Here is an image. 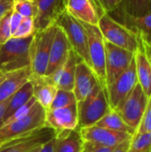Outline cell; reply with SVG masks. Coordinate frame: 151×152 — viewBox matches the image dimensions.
Wrapping results in <instances>:
<instances>
[{
	"label": "cell",
	"instance_id": "cell-1",
	"mask_svg": "<svg viewBox=\"0 0 151 152\" xmlns=\"http://www.w3.org/2000/svg\"><path fill=\"white\" fill-rule=\"evenodd\" d=\"M33 36L23 38L12 37L0 45V71L8 73L30 66L29 47Z\"/></svg>",
	"mask_w": 151,
	"mask_h": 152
},
{
	"label": "cell",
	"instance_id": "cell-2",
	"mask_svg": "<svg viewBox=\"0 0 151 152\" xmlns=\"http://www.w3.org/2000/svg\"><path fill=\"white\" fill-rule=\"evenodd\" d=\"M78 127H89L100 121L110 110L106 92L98 85L84 101L77 102Z\"/></svg>",
	"mask_w": 151,
	"mask_h": 152
},
{
	"label": "cell",
	"instance_id": "cell-3",
	"mask_svg": "<svg viewBox=\"0 0 151 152\" xmlns=\"http://www.w3.org/2000/svg\"><path fill=\"white\" fill-rule=\"evenodd\" d=\"M80 21V20H79ZM85 28L88 38V52L90 58L91 69H93L97 80L101 88L107 94L106 85V52H105V39L97 25H91L80 21Z\"/></svg>",
	"mask_w": 151,
	"mask_h": 152
},
{
	"label": "cell",
	"instance_id": "cell-4",
	"mask_svg": "<svg viewBox=\"0 0 151 152\" xmlns=\"http://www.w3.org/2000/svg\"><path fill=\"white\" fill-rule=\"evenodd\" d=\"M98 27L105 41L133 53H136L139 46L138 35L113 19L109 13H104L100 18Z\"/></svg>",
	"mask_w": 151,
	"mask_h": 152
},
{
	"label": "cell",
	"instance_id": "cell-5",
	"mask_svg": "<svg viewBox=\"0 0 151 152\" xmlns=\"http://www.w3.org/2000/svg\"><path fill=\"white\" fill-rule=\"evenodd\" d=\"M56 30L57 25L54 24L44 30L34 34L29 47V67L32 75L44 76Z\"/></svg>",
	"mask_w": 151,
	"mask_h": 152
},
{
	"label": "cell",
	"instance_id": "cell-6",
	"mask_svg": "<svg viewBox=\"0 0 151 152\" xmlns=\"http://www.w3.org/2000/svg\"><path fill=\"white\" fill-rule=\"evenodd\" d=\"M55 24L61 28L65 32L71 49L91 68L88 52V38L82 23L66 11L57 20Z\"/></svg>",
	"mask_w": 151,
	"mask_h": 152
},
{
	"label": "cell",
	"instance_id": "cell-7",
	"mask_svg": "<svg viewBox=\"0 0 151 152\" xmlns=\"http://www.w3.org/2000/svg\"><path fill=\"white\" fill-rule=\"evenodd\" d=\"M45 110L36 102L25 117L0 127V143L44 126Z\"/></svg>",
	"mask_w": 151,
	"mask_h": 152
},
{
	"label": "cell",
	"instance_id": "cell-8",
	"mask_svg": "<svg viewBox=\"0 0 151 152\" xmlns=\"http://www.w3.org/2000/svg\"><path fill=\"white\" fill-rule=\"evenodd\" d=\"M149 99L140 84L137 83L133 91L114 110L117 112L129 126L137 132L145 113Z\"/></svg>",
	"mask_w": 151,
	"mask_h": 152
},
{
	"label": "cell",
	"instance_id": "cell-9",
	"mask_svg": "<svg viewBox=\"0 0 151 152\" xmlns=\"http://www.w3.org/2000/svg\"><path fill=\"white\" fill-rule=\"evenodd\" d=\"M66 2L67 0L33 1L35 33L54 25L57 20L66 12Z\"/></svg>",
	"mask_w": 151,
	"mask_h": 152
},
{
	"label": "cell",
	"instance_id": "cell-10",
	"mask_svg": "<svg viewBox=\"0 0 151 152\" xmlns=\"http://www.w3.org/2000/svg\"><path fill=\"white\" fill-rule=\"evenodd\" d=\"M55 135L54 130L43 126L36 131L1 143L0 152H28L38 146L44 145Z\"/></svg>",
	"mask_w": 151,
	"mask_h": 152
},
{
	"label": "cell",
	"instance_id": "cell-11",
	"mask_svg": "<svg viewBox=\"0 0 151 152\" xmlns=\"http://www.w3.org/2000/svg\"><path fill=\"white\" fill-rule=\"evenodd\" d=\"M106 85L110 86L131 64L134 53L105 41Z\"/></svg>",
	"mask_w": 151,
	"mask_h": 152
},
{
	"label": "cell",
	"instance_id": "cell-12",
	"mask_svg": "<svg viewBox=\"0 0 151 152\" xmlns=\"http://www.w3.org/2000/svg\"><path fill=\"white\" fill-rule=\"evenodd\" d=\"M138 83L134 59L129 67L107 88V98L111 110H116Z\"/></svg>",
	"mask_w": 151,
	"mask_h": 152
},
{
	"label": "cell",
	"instance_id": "cell-13",
	"mask_svg": "<svg viewBox=\"0 0 151 152\" xmlns=\"http://www.w3.org/2000/svg\"><path fill=\"white\" fill-rule=\"evenodd\" d=\"M44 126L54 130L55 134L65 130H74L78 127L77 105L45 110Z\"/></svg>",
	"mask_w": 151,
	"mask_h": 152
},
{
	"label": "cell",
	"instance_id": "cell-14",
	"mask_svg": "<svg viewBox=\"0 0 151 152\" xmlns=\"http://www.w3.org/2000/svg\"><path fill=\"white\" fill-rule=\"evenodd\" d=\"M79 133L83 142H90L98 145L111 148H116L127 138L133 137L125 133L116 132L97 126L79 128Z\"/></svg>",
	"mask_w": 151,
	"mask_h": 152
},
{
	"label": "cell",
	"instance_id": "cell-15",
	"mask_svg": "<svg viewBox=\"0 0 151 152\" xmlns=\"http://www.w3.org/2000/svg\"><path fill=\"white\" fill-rule=\"evenodd\" d=\"M66 11L75 19L91 25H97L105 13L96 0H67Z\"/></svg>",
	"mask_w": 151,
	"mask_h": 152
},
{
	"label": "cell",
	"instance_id": "cell-16",
	"mask_svg": "<svg viewBox=\"0 0 151 152\" xmlns=\"http://www.w3.org/2000/svg\"><path fill=\"white\" fill-rule=\"evenodd\" d=\"M100 85L93 69L82 60H80L76 68L75 82L73 93L77 102L86 99Z\"/></svg>",
	"mask_w": 151,
	"mask_h": 152
},
{
	"label": "cell",
	"instance_id": "cell-17",
	"mask_svg": "<svg viewBox=\"0 0 151 152\" xmlns=\"http://www.w3.org/2000/svg\"><path fill=\"white\" fill-rule=\"evenodd\" d=\"M80 60L81 59L77 56V54L71 49L66 61L52 75L47 77L58 89L73 91L76 68Z\"/></svg>",
	"mask_w": 151,
	"mask_h": 152
},
{
	"label": "cell",
	"instance_id": "cell-18",
	"mask_svg": "<svg viewBox=\"0 0 151 152\" xmlns=\"http://www.w3.org/2000/svg\"><path fill=\"white\" fill-rule=\"evenodd\" d=\"M70 50L71 46L65 32L61 28L57 26V30L52 44L48 65L44 76H50L57 69H59L66 61Z\"/></svg>",
	"mask_w": 151,
	"mask_h": 152
},
{
	"label": "cell",
	"instance_id": "cell-19",
	"mask_svg": "<svg viewBox=\"0 0 151 152\" xmlns=\"http://www.w3.org/2000/svg\"><path fill=\"white\" fill-rule=\"evenodd\" d=\"M139 46L134 53L136 74L138 83L142 86L145 94L151 97V61L147 51L145 42L138 36Z\"/></svg>",
	"mask_w": 151,
	"mask_h": 152
},
{
	"label": "cell",
	"instance_id": "cell-20",
	"mask_svg": "<svg viewBox=\"0 0 151 152\" xmlns=\"http://www.w3.org/2000/svg\"><path fill=\"white\" fill-rule=\"evenodd\" d=\"M29 81L33 86V96L36 98L37 103L44 110H48L58 88L46 76H36L30 74Z\"/></svg>",
	"mask_w": 151,
	"mask_h": 152
},
{
	"label": "cell",
	"instance_id": "cell-21",
	"mask_svg": "<svg viewBox=\"0 0 151 152\" xmlns=\"http://www.w3.org/2000/svg\"><path fill=\"white\" fill-rule=\"evenodd\" d=\"M30 67L9 72L5 79L0 85V102L12 97L24 84L29 80Z\"/></svg>",
	"mask_w": 151,
	"mask_h": 152
},
{
	"label": "cell",
	"instance_id": "cell-22",
	"mask_svg": "<svg viewBox=\"0 0 151 152\" xmlns=\"http://www.w3.org/2000/svg\"><path fill=\"white\" fill-rule=\"evenodd\" d=\"M119 12L122 20L120 23L136 33L147 45H151V12L140 17H133L121 12Z\"/></svg>",
	"mask_w": 151,
	"mask_h": 152
},
{
	"label": "cell",
	"instance_id": "cell-23",
	"mask_svg": "<svg viewBox=\"0 0 151 152\" xmlns=\"http://www.w3.org/2000/svg\"><path fill=\"white\" fill-rule=\"evenodd\" d=\"M83 140L79 128L65 130L56 134L54 137L53 152H82Z\"/></svg>",
	"mask_w": 151,
	"mask_h": 152
},
{
	"label": "cell",
	"instance_id": "cell-24",
	"mask_svg": "<svg viewBox=\"0 0 151 152\" xmlns=\"http://www.w3.org/2000/svg\"><path fill=\"white\" fill-rule=\"evenodd\" d=\"M94 126L113 130L116 132L125 133L131 136H134L137 132L131 126H129L122 118L114 110H110L100 121H98Z\"/></svg>",
	"mask_w": 151,
	"mask_h": 152
},
{
	"label": "cell",
	"instance_id": "cell-25",
	"mask_svg": "<svg viewBox=\"0 0 151 152\" xmlns=\"http://www.w3.org/2000/svg\"><path fill=\"white\" fill-rule=\"evenodd\" d=\"M33 97V86L28 80L12 97L4 116V122L19 108L27 103ZM4 124V123H3Z\"/></svg>",
	"mask_w": 151,
	"mask_h": 152
},
{
	"label": "cell",
	"instance_id": "cell-26",
	"mask_svg": "<svg viewBox=\"0 0 151 152\" xmlns=\"http://www.w3.org/2000/svg\"><path fill=\"white\" fill-rule=\"evenodd\" d=\"M119 11L133 17H140L151 12V0H121Z\"/></svg>",
	"mask_w": 151,
	"mask_h": 152
},
{
	"label": "cell",
	"instance_id": "cell-27",
	"mask_svg": "<svg viewBox=\"0 0 151 152\" xmlns=\"http://www.w3.org/2000/svg\"><path fill=\"white\" fill-rule=\"evenodd\" d=\"M74 103H77V100H76L73 91H66V90L58 89L49 110L61 109V108L70 106Z\"/></svg>",
	"mask_w": 151,
	"mask_h": 152
},
{
	"label": "cell",
	"instance_id": "cell-28",
	"mask_svg": "<svg viewBox=\"0 0 151 152\" xmlns=\"http://www.w3.org/2000/svg\"><path fill=\"white\" fill-rule=\"evenodd\" d=\"M151 150V133L136 134L127 152H149Z\"/></svg>",
	"mask_w": 151,
	"mask_h": 152
},
{
	"label": "cell",
	"instance_id": "cell-29",
	"mask_svg": "<svg viewBox=\"0 0 151 152\" xmlns=\"http://www.w3.org/2000/svg\"><path fill=\"white\" fill-rule=\"evenodd\" d=\"M35 34L34 20L33 17H23L17 29L12 34V37L23 38Z\"/></svg>",
	"mask_w": 151,
	"mask_h": 152
},
{
	"label": "cell",
	"instance_id": "cell-30",
	"mask_svg": "<svg viewBox=\"0 0 151 152\" xmlns=\"http://www.w3.org/2000/svg\"><path fill=\"white\" fill-rule=\"evenodd\" d=\"M12 12V7L8 10L0 18V45L6 43L12 38L11 32V16Z\"/></svg>",
	"mask_w": 151,
	"mask_h": 152
},
{
	"label": "cell",
	"instance_id": "cell-31",
	"mask_svg": "<svg viewBox=\"0 0 151 152\" xmlns=\"http://www.w3.org/2000/svg\"><path fill=\"white\" fill-rule=\"evenodd\" d=\"M37 102H36V98L33 96L27 103H25L24 105H22L20 108H19L18 110H16L4 122V124H3V126H4V125H7V124H9V123H11V122H12V121H15V120H17V119H19V118H23V117H25L26 115H28L31 110H32V109L34 108V106H35V104Z\"/></svg>",
	"mask_w": 151,
	"mask_h": 152
},
{
	"label": "cell",
	"instance_id": "cell-32",
	"mask_svg": "<svg viewBox=\"0 0 151 152\" xmlns=\"http://www.w3.org/2000/svg\"><path fill=\"white\" fill-rule=\"evenodd\" d=\"M12 9L22 17H33L34 4L30 0H13Z\"/></svg>",
	"mask_w": 151,
	"mask_h": 152
},
{
	"label": "cell",
	"instance_id": "cell-33",
	"mask_svg": "<svg viewBox=\"0 0 151 152\" xmlns=\"http://www.w3.org/2000/svg\"><path fill=\"white\" fill-rule=\"evenodd\" d=\"M151 133V97L149 99V102L143 115V118L141 121L137 134H150Z\"/></svg>",
	"mask_w": 151,
	"mask_h": 152
},
{
	"label": "cell",
	"instance_id": "cell-34",
	"mask_svg": "<svg viewBox=\"0 0 151 152\" xmlns=\"http://www.w3.org/2000/svg\"><path fill=\"white\" fill-rule=\"evenodd\" d=\"M98 4L105 13H112L118 10L121 5V0H96Z\"/></svg>",
	"mask_w": 151,
	"mask_h": 152
},
{
	"label": "cell",
	"instance_id": "cell-35",
	"mask_svg": "<svg viewBox=\"0 0 151 152\" xmlns=\"http://www.w3.org/2000/svg\"><path fill=\"white\" fill-rule=\"evenodd\" d=\"M115 148L105 147L90 142H83L82 152H112Z\"/></svg>",
	"mask_w": 151,
	"mask_h": 152
},
{
	"label": "cell",
	"instance_id": "cell-36",
	"mask_svg": "<svg viewBox=\"0 0 151 152\" xmlns=\"http://www.w3.org/2000/svg\"><path fill=\"white\" fill-rule=\"evenodd\" d=\"M22 18L23 17L20 14L16 12L12 9V16H11V32H12V36L14 33V31L17 29L18 26L20 25V21L22 20Z\"/></svg>",
	"mask_w": 151,
	"mask_h": 152
},
{
	"label": "cell",
	"instance_id": "cell-37",
	"mask_svg": "<svg viewBox=\"0 0 151 152\" xmlns=\"http://www.w3.org/2000/svg\"><path fill=\"white\" fill-rule=\"evenodd\" d=\"M133 137H129L126 140H125L123 142H121L119 145H117L112 152H127V151L130 148V145L132 143Z\"/></svg>",
	"mask_w": 151,
	"mask_h": 152
},
{
	"label": "cell",
	"instance_id": "cell-38",
	"mask_svg": "<svg viewBox=\"0 0 151 152\" xmlns=\"http://www.w3.org/2000/svg\"><path fill=\"white\" fill-rule=\"evenodd\" d=\"M13 0H0V18L12 7Z\"/></svg>",
	"mask_w": 151,
	"mask_h": 152
},
{
	"label": "cell",
	"instance_id": "cell-39",
	"mask_svg": "<svg viewBox=\"0 0 151 152\" xmlns=\"http://www.w3.org/2000/svg\"><path fill=\"white\" fill-rule=\"evenodd\" d=\"M10 100H11V97L2 102H0V127L3 126V123H4V113L6 111V109L8 107V104L10 102Z\"/></svg>",
	"mask_w": 151,
	"mask_h": 152
},
{
	"label": "cell",
	"instance_id": "cell-40",
	"mask_svg": "<svg viewBox=\"0 0 151 152\" xmlns=\"http://www.w3.org/2000/svg\"><path fill=\"white\" fill-rule=\"evenodd\" d=\"M53 146H54V137L41 147L40 152H53Z\"/></svg>",
	"mask_w": 151,
	"mask_h": 152
},
{
	"label": "cell",
	"instance_id": "cell-41",
	"mask_svg": "<svg viewBox=\"0 0 151 152\" xmlns=\"http://www.w3.org/2000/svg\"><path fill=\"white\" fill-rule=\"evenodd\" d=\"M9 73V72H8ZM6 72H3V71H0V85L2 84V82L5 79V77H7V74Z\"/></svg>",
	"mask_w": 151,
	"mask_h": 152
},
{
	"label": "cell",
	"instance_id": "cell-42",
	"mask_svg": "<svg viewBox=\"0 0 151 152\" xmlns=\"http://www.w3.org/2000/svg\"><path fill=\"white\" fill-rule=\"evenodd\" d=\"M146 46H147V51H148V53H149V56H150V59L151 61V45H149L146 44Z\"/></svg>",
	"mask_w": 151,
	"mask_h": 152
},
{
	"label": "cell",
	"instance_id": "cell-43",
	"mask_svg": "<svg viewBox=\"0 0 151 152\" xmlns=\"http://www.w3.org/2000/svg\"><path fill=\"white\" fill-rule=\"evenodd\" d=\"M42 146H43V145H42ZM42 146H38V147H36V148L31 150L30 151L28 152H40V150H41V147H42Z\"/></svg>",
	"mask_w": 151,
	"mask_h": 152
},
{
	"label": "cell",
	"instance_id": "cell-44",
	"mask_svg": "<svg viewBox=\"0 0 151 152\" xmlns=\"http://www.w3.org/2000/svg\"><path fill=\"white\" fill-rule=\"evenodd\" d=\"M0 149H1V143H0Z\"/></svg>",
	"mask_w": 151,
	"mask_h": 152
},
{
	"label": "cell",
	"instance_id": "cell-45",
	"mask_svg": "<svg viewBox=\"0 0 151 152\" xmlns=\"http://www.w3.org/2000/svg\"><path fill=\"white\" fill-rule=\"evenodd\" d=\"M30 1H32V2H33V1H35V0H30Z\"/></svg>",
	"mask_w": 151,
	"mask_h": 152
},
{
	"label": "cell",
	"instance_id": "cell-46",
	"mask_svg": "<svg viewBox=\"0 0 151 152\" xmlns=\"http://www.w3.org/2000/svg\"><path fill=\"white\" fill-rule=\"evenodd\" d=\"M149 152H151V150H150V151H149Z\"/></svg>",
	"mask_w": 151,
	"mask_h": 152
}]
</instances>
